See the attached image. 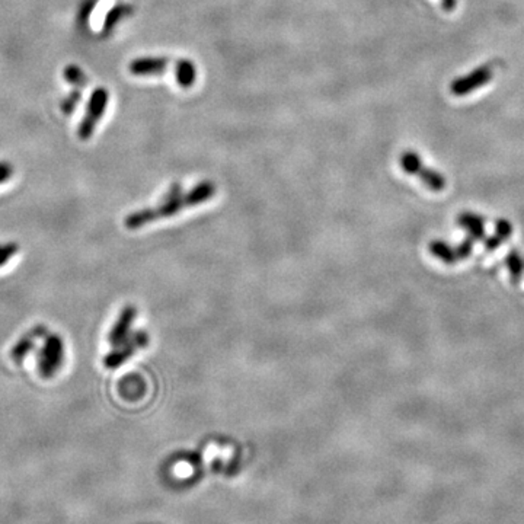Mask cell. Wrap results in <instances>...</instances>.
<instances>
[{"label":"cell","instance_id":"1","mask_svg":"<svg viewBox=\"0 0 524 524\" xmlns=\"http://www.w3.org/2000/svg\"><path fill=\"white\" fill-rule=\"evenodd\" d=\"M214 194L216 185L211 181H203L194 185L188 192H185V194L182 192L179 184H172L168 194L165 196V200L160 204H157L156 207L137 210L128 214L124 218V226L130 230L145 228L146 225L153 223L159 218L172 217L181 213L184 208H191L207 203L214 197Z\"/></svg>","mask_w":524,"mask_h":524},{"label":"cell","instance_id":"2","mask_svg":"<svg viewBox=\"0 0 524 524\" xmlns=\"http://www.w3.org/2000/svg\"><path fill=\"white\" fill-rule=\"evenodd\" d=\"M401 168L403 169V172L409 175L418 177L424 182V185L434 192H440L446 188L445 177L434 169L425 168L421 156L417 155L413 150H405L402 153Z\"/></svg>","mask_w":524,"mask_h":524},{"label":"cell","instance_id":"3","mask_svg":"<svg viewBox=\"0 0 524 524\" xmlns=\"http://www.w3.org/2000/svg\"><path fill=\"white\" fill-rule=\"evenodd\" d=\"M65 358V345L59 335H48L45 344L38 354V370L44 379H51L56 374Z\"/></svg>","mask_w":524,"mask_h":524},{"label":"cell","instance_id":"4","mask_svg":"<svg viewBox=\"0 0 524 524\" xmlns=\"http://www.w3.org/2000/svg\"><path fill=\"white\" fill-rule=\"evenodd\" d=\"M147 344H149V335L145 333V330L131 333V335L123 344H120L118 347H114V350L104 358V366L109 370L118 369L137 351L147 347Z\"/></svg>","mask_w":524,"mask_h":524},{"label":"cell","instance_id":"5","mask_svg":"<svg viewBox=\"0 0 524 524\" xmlns=\"http://www.w3.org/2000/svg\"><path fill=\"white\" fill-rule=\"evenodd\" d=\"M108 99H109L108 91L104 88H98L92 94L91 101L88 104L85 118L79 126V137L82 140H88L89 137L94 134L96 124L99 123V120L102 118V114L105 113Z\"/></svg>","mask_w":524,"mask_h":524},{"label":"cell","instance_id":"6","mask_svg":"<svg viewBox=\"0 0 524 524\" xmlns=\"http://www.w3.org/2000/svg\"><path fill=\"white\" fill-rule=\"evenodd\" d=\"M492 79V70L488 66L479 67L476 70H474L471 74L463 76L457 80H455L452 87H450V92L456 96H463L467 95L469 92H472L484 85H486L488 82Z\"/></svg>","mask_w":524,"mask_h":524},{"label":"cell","instance_id":"7","mask_svg":"<svg viewBox=\"0 0 524 524\" xmlns=\"http://www.w3.org/2000/svg\"><path fill=\"white\" fill-rule=\"evenodd\" d=\"M472 240H464L460 246L457 247H452L450 245L440 242V240H434L428 245V251L440 261H443L446 264H453L457 262L460 260L467 258V255L471 254L472 251Z\"/></svg>","mask_w":524,"mask_h":524},{"label":"cell","instance_id":"8","mask_svg":"<svg viewBox=\"0 0 524 524\" xmlns=\"http://www.w3.org/2000/svg\"><path fill=\"white\" fill-rule=\"evenodd\" d=\"M135 316H137V309L134 306H126L121 311L113 329L109 330V335H108L109 344H111L113 347H118L131 335V328L135 320Z\"/></svg>","mask_w":524,"mask_h":524},{"label":"cell","instance_id":"9","mask_svg":"<svg viewBox=\"0 0 524 524\" xmlns=\"http://www.w3.org/2000/svg\"><path fill=\"white\" fill-rule=\"evenodd\" d=\"M169 60L167 57H142L130 63L128 70L134 76H159L167 72Z\"/></svg>","mask_w":524,"mask_h":524},{"label":"cell","instance_id":"10","mask_svg":"<svg viewBox=\"0 0 524 524\" xmlns=\"http://www.w3.org/2000/svg\"><path fill=\"white\" fill-rule=\"evenodd\" d=\"M175 76H177V82L178 85L184 89H189L194 87L196 79H197V69L196 65L192 63L191 60L182 59L178 60L175 65Z\"/></svg>","mask_w":524,"mask_h":524},{"label":"cell","instance_id":"11","mask_svg":"<svg viewBox=\"0 0 524 524\" xmlns=\"http://www.w3.org/2000/svg\"><path fill=\"white\" fill-rule=\"evenodd\" d=\"M459 223L460 226H463L464 229L469 230L475 239H482L484 238V218L471 213H463L459 217Z\"/></svg>","mask_w":524,"mask_h":524},{"label":"cell","instance_id":"12","mask_svg":"<svg viewBox=\"0 0 524 524\" xmlns=\"http://www.w3.org/2000/svg\"><path fill=\"white\" fill-rule=\"evenodd\" d=\"M495 233L496 235L494 238H489L485 243L486 250H489V251L495 250L496 246L501 245V242H504L506 239H508L511 236L513 226L507 222V220H498V222H496V232Z\"/></svg>","mask_w":524,"mask_h":524},{"label":"cell","instance_id":"13","mask_svg":"<svg viewBox=\"0 0 524 524\" xmlns=\"http://www.w3.org/2000/svg\"><path fill=\"white\" fill-rule=\"evenodd\" d=\"M33 347H34V340H33L31 337H25V338H22V340H21V341L13 347V350H12V352H11V357L13 358V360H15L16 363H21L22 358L33 350Z\"/></svg>","mask_w":524,"mask_h":524},{"label":"cell","instance_id":"14","mask_svg":"<svg viewBox=\"0 0 524 524\" xmlns=\"http://www.w3.org/2000/svg\"><path fill=\"white\" fill-rule=\"evenodd\" d=\"M507 265L510 268V272L513 275L514 281H518L520 280V275H521V271H523V260L518 257L517 252H511L508 257H507Z\"/></svg>","mask_w":524,"mask_h":524},{"label":"cell","instance_id":"15","mask_svg":"<svg viewBox=\"0 0 524 524\" xmlns=\"http://www.w3.org/2000/svg\"><path fill=\"white\" fill-rule=\"evenodd\" d=\"M19 251V246L16 243H5L0 245V267L11 261Z\"/></svg>","mask_w":524,"mask_h":524},{"label":"cell","instance_id":"16","mask_svg":"<svg viewBox=\"0 0 524 524\" xmlns=\"http://www.w3.org/2000/svg\"><path fill=\"white\" fill-rule=\"evenodd\" d=\"M13 174V168L8 162H0V184L6 182L8 179H11Z\"/></svg>","mask_w":524,"mask_h":524},{"label":"cell","instance_id":"17","mask_svg":"<svg viewBox=\"0 0 524 524\" xmlns=\"http://www.w3.org/2000/svg\"><path fill=\"white\" fill-rule=\"evenodd\" d=\"M443 6L446 11H452L456 8V0H443Z\"/></svg>","mask_w":524,"mask_h":524}]
</instances>
